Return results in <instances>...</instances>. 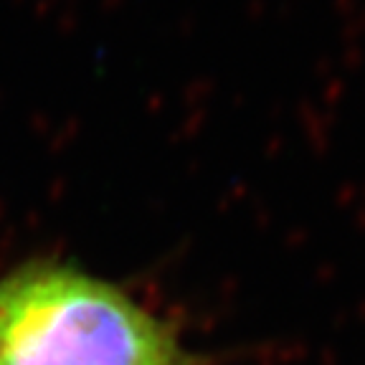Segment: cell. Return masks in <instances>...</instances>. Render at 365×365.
Wrapping results in <instances>:
<instances>
[{"instance_id": "6da1fadb", "label": "cell", "mask_w": 365, "mask_h": 365, "mask_svg": "<svg viewBox=\"0 0 365 365\" xmlns=\"http://www.w3.org/2000/svg\"><path fill=\"white\" fill-rule=\"evenodd\" d=\"M0 365H203L175 332L89 274L29 264L0 279Z\"/></svg>"}]
</instances>
